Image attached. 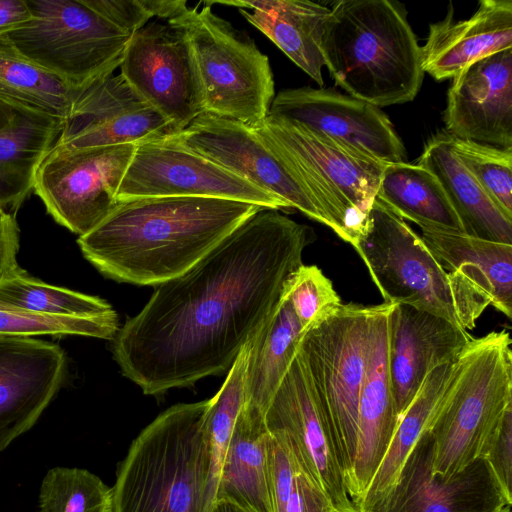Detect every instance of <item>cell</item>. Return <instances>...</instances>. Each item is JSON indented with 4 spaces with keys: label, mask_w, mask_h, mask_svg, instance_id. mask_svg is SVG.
<instances>
[{
    "label": "cell",
    "mask_w": 512,
    "mask_h": 512,
    "mask_svg": "<svg viewBox=\"0 0 512 512\" xmlns=\"http://www.w3.org/2000/svg\"><path fill=\"white\" fill-rule=\"evenodd\" d=\"M313 230L261 209L182 275L155 289L112 340L121 373L145 395L228 373L303 265Z\"/></svg>",
    "instance_id": "6da1fadb"
},
{
    "label": "cell",
    "mask_w": 512,
    "mask_h": 512,
    "mask_svg": "<svg viewBox=\"0 0 512 512\" xmlns=\"http://www.w3.org/2000/svg\"><path fill=\"white\" fill-rule=\"evenodd\" d=\"M261 209L203 197L119 201L77 243L103 276L120 283L158 286L188 271Z\"/></svg>",
    "instance_id": "7a4b0ae2"
},
{
    "label": "cell",
    "mask_w": 512,
    "mask_h": 512,
    "mask_svg": "<svg viewBox=\"0 0 512 512\" xmlns=\"http://www.w3.org/2000/svg\"><path fill=\"white\" fill-rule=\"evenodd\" d=\"M321 52L338 86L378 108L410 102L422 86V47L392 1L334 2Z\"/></svg>",
    "instance_id": "3957f363"
},
{
    "label": "cell",
    "mask_w": 512,
    "mask_h": 512,
    "mask_svg": "<svg viewBox=\"0 0 512 512\" xmlns=\"http://www.w3.org/2000/svg\"><path fill=\"white\" fill-rule=\"evenodd\" d=\"M209 404L173 405L140 432L118 466L112 512H209Z\"/></svg>",
    "instance_id": "277c9868"
},
{
    "label": "cell",
    "mask_w": 512,
    "mask_h": 512,
    "mask_svg": "<svg viewBox=\"0 0 512 512\" xmlns=\"http://www.w3.org/2000/svg\"><path fill=\"white\" fill-rule=\"evenodd\" d=\"M511 344L509 332L492 331L454 360L428 430L435 474L452 477L488 454L512 410Z\"/></svg>",
    "instance_id": "5b68a950"
},
{
    "label": "cell",
    "mask_w": 512,
    "mask_h": 512,
    "mask_svg": "<svg viewBox=\"0 0 512 512\" xmlns=\"http://www.w3.org/2000/svg\"><path fill=\"white\" fill-rule=\"evenodd\" d=\"M353 248L384 303L413 306L466 331L491 305L471 283L447 272L420 235L377 198Z\"/></svg>",
    "instance_id": "8992f818"
},
{
    "label": "cell",
    "mask_w": 512,
    "mask_h": 512,
    "mask_svg": "<svg viewBox=\"0 0 512 512\" xmlns=\"http://www.w3.org/2000/svg\"><path fill=\"white\" fill-rule=\"evenodd\" d=\"M254 130L289 161L329 228L354 247L388 163L340 139L278 117L267 116Z\"/></svg>",
    "instance_id": "52a82bcc"
},
{
    "label": "cell",
    "mask_w": 512,
    "mask_h": 512,
    "mask_svg": "<svg viewBox=\"0 0 512 512\" xmlns=\"http://www.w3.org/2000/svg\"><path fill=\"white\" fill-rule=\"evenodd\" d=\"M184 32L191 50L204 113L244 123L261 124L275 97L267 55L245 32L215 14L182 0L168 19Z\"/></svg>",
    "instance_id": "ba28073f"
},
{
    "label": "cell",
    "mask_w": 512,
    "mask_h": 512,
    "mask_svg": "<svg viewBox=\"0 0 512 512\" xmlns=\"http://www.w3.org/2000/svg\"><path fill=\"white\" fill-rule=\"evenodd\" d=\"M31 18L5 36L28 59L82 91L120 67L130 34L91 0H26Z\"/></svg>",
    "instance_id": "9c48e42d"
},
{
    "label": "cell",
    "mask_w": 512,
    "mask_h": 512,
    "mask_svg": "<svg viewBox=\"0 0 512 512\" xmlns=\"http://www.w3.org/2000/svg\"><path fill=\"white\" fill-rule=\"evenodd\" d=\"M371 306L341 303L306 330L298 344L313 388L332 427L346 484L356 453L358 406L367 367Z\"/></svg>",
    "instance_id": "30bf717a"
},
{
    "label": "cell",
    "mask_w": 512,
    "mask_h": 512,
    "mask_svg": "<svg viewBox=\"0 0 512 512\" xmlns=\"http://www.w3.org/2000/svg\"><path fill=\"white\" fill-rule=\"evenodd\" d=\"M135 149L133 144L89 148L55 144L37 170L33 190L57 223L83 236L119 202L117 191Z\"/></svg>",
    "instance_id": "8fae6325"
},
{
    "label": "cell",
    "mask_w": 512,
    "mask_h": 512,
    "mask_svg": "<svg viewBox=\"0 0 512 512\" xmlns=\"http://www.w3.org/2000/svg\"><path fill=\"white\" fill-rule=\"evenodd\" d=\"M268 432L284 443L302 471L336 510L355 508L336 439L298 350L264 412Z\"/></svg>",
    "instance_id": "7c38bea8"
},
{
    "label": "cell",
    "mask_w": 512,
    "mask_h": 512,
    "mask_svg": "<svg viewBox=\"0 0 512 512\" xmlns=\"http://www.w3.org/2000/svg\"><path fill=\"white\" fill-rule=\"evenodd\" d=\"M165 140L218 164L281 199L291 209L329 227L327 218L289 161L262 140L253 127L203 113Z\"/></svg>",
    "instance_id": "4fadbf2b"
},
{
    "label": "cell",
    "mask_w": 512,
    "mask_h": 512,
    "mask_svg": "<svg viewBox=\"0 0 512 512\" xmlns=\"http://www.w3.org/2000/svg\"><path fill=\"white\" fill-rule=\"evenodd\" d=\"M120 71L129 86L171 123L176 134L204 113L189 43L177 25L158 19L134 32Z\"/></svg>",
    "instance_id": "5bb4252c"
},
{
    "label": "cell",
    "mask_w": 512,
    "mask_h": 512,
    "mask_svg": "<svg viewBox=\"0 0 512 512\" xmlns=\"http://www.w3.org/2000/svg\"><path fill=\"white\" fill-rule=\"evenodd\" d=\"M203 197L240 201L265 209H291L218 164L168 140L136 146L117 200Z\"/></svg>",
    "instance_id": "9a60e30c"
},
{
    "label": "cell",
    "mask_w": 512,
    "mask_h": 512,
    "mask_svg": "<svg viewBox=\"0 0 512 512\" xmlns=\"http://www.w3.org/2000/svg\"><path fill=\"white\" fill-rule=\"evenodd\" d=\"M433 441L427 431L404 462L389 494L370 512H496L511 506L486 459L452 477L432 469Z\"/></svg>",
    "instance_id": "2e32d148"
},
{
    "label": "cell",
    "mask_w": 512,
    "mask_h": 512,
    "mask_svg": "<svg viewBox=\"0 0 512 512\" xmlns=\"http://www.w3.org/2000/svg\"><path fill=\"white\" fill-rule=\"evenodd\" d=\"M175 134L171 123L121 74H112L78 93L55 144L72 148L138 146Z\"/></svg>",
    "instance_id": "e0dca14e"
},
{
    "label": "cell",
    "mask_w": 512,
    "mask_h": 512,
    "mask_svg": "<svg viewBox=\"0 0 512 512\" xmlns=\"http://www.w3.org/2000/svg\"><path fill=\"white\" fill-rule=\"evenodd\" d=\"M268 116L340 139L385 163L401 162L405 148L378 107L333 88H290L275 95Z\"/></svg>",
    "instance_id": "ac0fdd59"
},
{
    "label": "cell",
    "mask_w": 512,
    "mask_h": 512,
    "mask_svg": "<svg viewBox=\"0 0 512 512\" xmlns=\"http://www.w3.org/2000/svg\"><path fill=\"white\" fill-rule=\"evenodd\" d=\"M66 371V353L58 344L0 335V451L37 422Z\"/></svg>",
    "instance_id": "d6986e66"
},
{
    "label": "cell",
    "mask_w": 512,
    "mask_h": 512,
    "mask_svg": "<svg viewBox=\"0 0 512 512\" xmlns=\"http://www.w3.org/2000/svg\"><path fill=\"white\" fill-rule=\"evenodd\" d=\"M452 79L445 132L512 149V48L474 62Z\"/></svg>",
    "instance_id": "ffe728a7"
},
{
    "label": "cell",
    "mask_w": 512,
    "mask_h": 512,
    "mask_svg": "<svg viewBox=\"0 0 512 512\" xmlns=\"http://www.w3.org/2000/svg\"><path fill=\"white\" fill-rule=\"evenodd\" d=\"M394 304L371 306L367 367L360 393L357 443L347 491L355 506L373 479L398 424L389 375V324Z\"/></svg>",
    "instance_id": "44dd1931"
},
{
    "label": "cell",
    "mask_w": 512,
    "mask_h": 512,
    "mask_svg": "<svg viewBox=\"0 0 512 512\" xmlns=\"http://www.w3.org/2000/svg\"><path fill=\"white\" fill-rule=\"evenodd\" d=\"M473 338L442 317L394 304L389 324V375L398 422L429 372L453 361Z\"/></svg>",
    "instance_id": "7402d4cb"
},
{
    "label": "cell",
    "mask_w": 512,
    "mask_h": 512,
    "mask_svg": "<svg viewBox=\"0 0 512 512\" xmlns=\"http://www.w3.org/2000/svg\"><path fill=\"white\" fill-rule=\"evenodd\" d=\"M508 48H512V1L482 0L468 19L455 21L450 8L443 20L430 24L422 67L442 81Z\"/></svg>",
    "instance_id": "603a6c76"
},
{
    "label": "cell",
    "mask_w": 512,
    "mask_h": 512,
    "mask_svg": "<svg viewBox=\"0 0 512 512\" xmlns=\"http://www.w3.org/2000/svg\"><path fill=\"white\" fill-rule=\"evenodd\" d=\"M238 8L320 87L324 59L321 40L330 7L308 0L207 1Z\"/></svg>",
    "instance_id": "cb8c5ba5"
},
{
    "label": "cell",
    "mask_w": 512,
    "mask_h": 512,
    "mask_svg": "<svg viewBox=\"0 0 512 512\" xmlns=\"http://www.w3.org/2000/svg\"><path fill=\"white\" fill-rule=\"evenodd\" d=\"M420 229L423 242L447 272L467 280L491 306L512 317V244L462 232Z\"/></svg>",
    "instance_id": "d4e9b609"
},
{
    "label": "cell",
    "mask_w": 512,
    "mask_h": 512,
    "mask_svg": "<svg viewBox=\"0 0 512 512\" xmlns=\"http://www.w3.org/2000/svg\"><path fill=\"white\" fill-rule=\"evenodd\" d=\"M268 439L263 413L244 404L224 456L214 502L228 501L250 512H273Z\"/></svg>",
    "instance_id": "484cf974"
},
{
    "label": "cell",
    "mask_w": 512,
    "mask_h": 512,
    "mask_svg": "<svg viewBox=\"0 0 512 512\" xmlns=\"http://www.w3.org/2000/svg\"><path fill=\"white\" fill-rule=\"evenodd\" d=\"M416 164L431 171L439 180L466 234L512 244V219L453 154L445 131L429 139Z\"/></svg>",
    "instance_id": "4316f807"
},
{
    "label": "cell",
    "mask_w": 512,
    "mask_h": 512,
    "mask_svg": "<svg viewBox=\"0 0 512 512\" xmlns=\"http://www.w3.org/2000/svg\"><path fill=\"white\" fill-rule=\"evenodd\" d=\"M64 121L16 108L0 130V210L15 212L34 189L37 170L55 145Z\"/></svg>",
    "instance_id": "83f0119b"
},
{
    "label": "cell",
    "mask_w": 512,
    "mask_h": 512,
    "mask_svg": "<svg viewBox=\"0 0 512 512\" xmlns=\"http://www.w3.org/2000/svg\"><path fill=\"white\" fill-rule=\"evenodd\" d=\"M304 332L283 294L251 339L245 380V404L263 415L285 376Z\"/></svg>",
    "instance_id": "f1b7e54d"
},
{
    "label": "cell",
    "mask_w": 512,
    "mask_h": 512,
    "mask_svg": "<svg viewBox=\"0 0 512 512\" xmlns=\"http://www.w3.org/2000/svg\"><path fill=\"white\" fill-rule=\"evenodd\" d=\"M376 198L420 228L465 233L441 183L428 169L404 161L386 164Z\"/></svg>",
    "instance_id": "f546056e"
},
{
    "label": "cell",
    "mask_w": 512,
    "mask_h": 512,
    "mask_svg": "<svg viewBox=\"0 0 512 512\" xmlns=\"http://www.w3.org/2000/svg\"><path fill=\"white\" fill-rule=\"evenodd\" d=\"M454 360L435 367L426 376L413 401L400 418L373 479L355 505L358 511L370 512L393 489L405 460L430 428L435 407L446 387Z\"/></svg>",
    "instance_id": "4dcf8cb0"
},
{
    "label": "cell",
    "mask_w": 512,
    "mask_h": 512,
    "mask_svg": "<svg viewBox=\"0 0 512 512\" xmlns=\"http://www.w3.org/2000/svg\"><path fill=\"white\" fill-rule=\"evenodd\" d=\"M79 92L0 36V100L65 121Z\"/></svg>",
    "instance_id": "1f68e13d"
},
{
    "label": "cell",
    "mask_w": 512,
    "mask_h": 512,
    "mask_svg": "<svg viewBox=\"0 0 512 512\" xmlns=\"http://www.w3.org/2000/svg\"><path fill=\"white\" fill-rule=\"evenodd\" d=\"M0 302L27 312L55 316L98 317L116 312L100 297L47 284L22 269L0 279Z\"/></svg>",
    "instance_id": "d6a6232c"
},
{
    "label": "cell",
    "mask_w": 512,
    "mask_h": 512,
    "mask_svg": "<svg viewBox=\"0 0 512 512\" xmlns=\"http://www.w3.org/2000/svg\"><path fill=\"white\" fill-rule=\"evenodd\" d=\"M251 339L238 354L219 391L210 399L204 418V430L210 452L207 497L209 512L215 501L216 486L224 456L237 417L245 404L246 369Z\"/></svg>",
    "instance_id": "836d02e7"
},
{
    "label": "cell",
    "mask_w": 512,
    "mask_h": 512,
    "mask_svg": "<svg viewBox=\"0 0 512 512\" xmlns=\"http://www.w3.org/2000/svg\"><path fill=\"white\" fill-rule=\"evenodd\" d=\"M268 467L273 512H335L287 446L269 433Z\"/></svg>",
    "instance_id": "e575fe53"
},
{
    "label": "cell",
    "mask_w": 512,
    "mask_h": 512,
    "mask_svg": "<svg viewBox=\"0 0 512 512\" xmlns=\"http://www.w3.org/2000/svg\"><path fill=\"white\" fill-rule=\"evenodd\" d=\"M40 512H112L113 492L85 469L55 467L45 475Z\"/></svg>",
    "instance_id": "d590c367"
},
{
    "label": "cell",
    "mask_w": 512,
    "mask_h": 512,
    "mask_svg": "<svg viewBox=\"0 0 512 512\" xmlns=\"http://www.w3.org/2000/svg\"><path fill=\"white\" fill-rule=\"evenodd\" d=\"M119 327L116 312L98 317L55 316L27 312L0 302V335H80L112 341Z\"/></svg>",
    "instance_id": "8d00e7d4"
},
{
    "label": "cell",
    "mask_w": 512,
    "mask_h": 512,
    "mask_svg": "<svg viewBox=\"0 0 512 512\" xmlns=\"http://www.w3.org/2000/svg\"><path fill=\"white\" fill-rule=\"evenodd\" d=\"M447 139L460 163L502 212L512 219V149L461 139L449 134Z\"/></svg>",
    "instance_id": "74e56055"
},
{
    "label": "cell",
    "mask_w": 512,
    "mask_h": 512,
    "mask_svg": "<svg viewBox=\"0 0 512 512\" xmlns=\"http://www.w3.org/2000/svg\"><path fill=\"white\" fill-rule=\"evenodd\" d=\"M283 294L303 332L341 304L331 280L316 265H301L287 280Z\"/></svg>",
    "instance_id": "f35d334b"
},
{
    "label": "cell",
    "mask_w": 512,
    "mask_h": 512,
    "mask_svg": "<svg viewBox=\"0 0 512 512\" xmlns=\"http://www.w3.org/2000/svg\"><path fill=\"white\" fill-rule=\"evenodd\" d=\"M484 459L489 463L505 494L512 498V410L506 414L500 432Z\"/></svg>",
    "instance_id": "ab89813d"
},
{
    "label": "cell",
    "mask_w": 512,
    "mask_h": 512,
    "mask_svg": "<svg viewBox=\"0 0 512 512\" xmlns=\"http://www.w3.org/2000/svg\"><path fill=\"white\" fill-rule=\"evenodd\" d=\"M19 229L14 216L0 210V279L9 277L21 268L17 263Z\"/></svg>",
    "instance_id": "60d3db41"
},
{
    "label": "cell",
    "mask_w": 512,
    "mask_h": 512,
    "mask_svg": "<svg viewBox=\"0 0 512 512\" xmlns=\"http://www.w3.org/2000/svg\"><path fill=\"white\" fill-rule=\"evenodd\" d=\"M30 18L26 0H0V36L22 26Z\"/></svg>",
    "instance_id": "b9f144b4"
},
{
    "label": "cell",
    "mask_w": 512,
    "mask_h": 512,
    "mask_svg": "<svg viewBox=\"0 0 512 512\" xmlns=\"http://www.w3.org/2000/svg\"><path fill=\"white\" fill-rule=\"evenodd\" d=\"M16 114V108L0 100V130L7 127Z\"/></svg>",
    "instance_id": "7bdbcfd3"
},
{
    "label": "cell",
    "mask_w": 512,
    "mask_h": 512,
    "mask_svg": "<svg viewBox=\"0 0 512 512\" xmlns=\"http://www.w3.org/2000/svg\"><path fill=\"white\" fill-rule=\"evenodd\" d=\"M210 512H250L236 504L228 501H216L214 502Z\"/></svg>",
    "instance_id": "ee69618b"
},
{
    "label": "cell",
    "mask_w": 512,
    "mask_h": 512,
    "mask_svg": "<svg viewBox=\"0 0 512 512\" xmlns=\"http://www.w3.org/2000/svg\"><path fill=\"white\" fill-rule=\"evenodd\" d=\"M496 512H511V506H505Z\"/></svg>",
    "instance_id": "f6af8a7d"
},
{
    "label": "cell",
    "mask_w": 512,
    "mask_h": 512,
    "mask_svg": "<svg viewBox=\"0 0 512 512\" xmlns=\"http://www.w3.org/2000/svg\"><path fill=\"white\" fill-rule=\"evenodd\" d=\"M335 512H360V511H358L356 508H352V509L343 510V511L336 510Z\"/></svg>",
    "instance_id": "bcb514c9"
}]
</instances>
